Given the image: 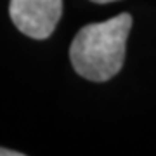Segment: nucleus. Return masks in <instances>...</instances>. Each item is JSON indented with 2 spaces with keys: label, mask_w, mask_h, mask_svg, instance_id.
Masks as SVG:
<instances>
[{
  "label": "nucleus",
  "mask_w": 156,
  "mask_h": 156,
  "mask_svg": "<svg viewBox=\"0 0 156 156\" xmlns=\"http://www.w3.org/2000/svg\"><path fill=\"white\" fill-rule=\"evenodd\" d=\"M130 28L132 16L127 12L83 26L69 45L75 71L90 82L111 80L123 66Z\"/></svg>",
  "instance_id": "1"
},
{
  "label": "nucleus",
  "mask_w": 156,
  "mask_h": 156,
  "mask_svg": "<svg viewBox=\"0 0 156 156\" xmlns=\"http://www.w3.org/2000/svg\"><path fill=\"white\" fill-rule=\"evenodd\" d=\"M62 14V0H11L9 16L23 35L45 40L54 33Z\"/></svg>",
  "instance_id": "2"
},
{
  "label": "nucleus",
  "mask_w": 156,
  "mask_h": 156,
  "mask_svg": "<svg viewBox=\"0 0 156 156\" xmlns=\"http://www.w3.org/2000/svg\"><path fill=\"white\" fill-rule=\"evenodd\" d=\"M23 153H17V151L12 149H5V147H0V156H21Z\"/></svg>",
  "instance_id": "3"
},
{
  "label": "nucleus",
  "mask_w": 156,
  "mask_h": 156,
  "mask_svg": "<svg viewBox=\"0 0 156 156\" xmlns=\"http://www.w3.org/2000/svg\"><path fill=\"white\" fill-rule=\"evenodd\" d=\"M90 2H95V4H108V2H115V0H90Z\"/></svg>",
  "instance_id": "4"
}]
</instances>
